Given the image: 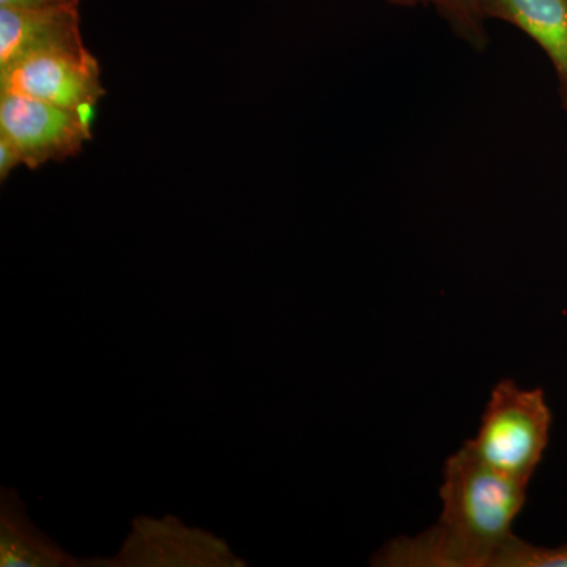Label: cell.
<instances>
[{"instance_id":"cell-7","label":"cell","mask_w":567,"mask_h":567,"mask_svg":"<svg viewBox=\"0 0 567 567\" xmlns=\"http://www.w3.org/2000/svg\"><path fill=\"white\" fill-rule=\"evenodd\" d=\"M481 9L486 20L514 25L546 52L567 110V0H481Z\"/></svg>"},{"instance_id":"cell-2","label":"cell","mask_w":567,"mask_h":567,"mask_svg":"<svg viewBox=\"0 0 567 567\" xmlns=\"http://www.w3.org/2000/svg\"><path fill=\"white\" fill-rule=\"evenodd\" d=\"M551 421L540 388L502 380L492 390L476 435L465 443L496 472L529 483L546 453Z\"/></svg>"},{"instance_id":"cell-6","label":"cell","mask_w":567,"mask_h":567,"mask_svg":"<svg viewBox=\"0 0 567 567\" xmlns=\"http://www.w3.org/2000/svg\"><path fill=\"white\" fill-rule=\"evenodd\" d=\"M80 3L44 9L0 7V69L35 52L82 47Z\"/></svg>"},{"instance_id":"cell-1","label":"cell","mask_w":567,"mask_h":567,"mask_svg":"<svg viewBox=\"0 0 567 567\" xmlns=\"http://www.w3.org/2000/svg\"><path fill=\"white\" fill-rule=\"evenodd\" d=\"M528 486L484 464L464 443L443 468L439 522L421 535L391 539L372 565L499 567L517 539L513 525L527 503Z\"/></svg>"},{"instance_id":"cell-10","label":"cell","mask_w":567,"mask_h":567,"mask_svg":"<svg viewBox=\"0 0 567 567\" xmlns=\"http://www.w3.org/2000/svg\"><path fill=\"white\" fill-rule=\"evenodd\" d=\"M499 567H567V544L559 547L532 546L517 537L503 555Z\"/></svg>"},{"instance_id":"cell-9","label":"cell","mask_w":567,"mask_h":567,"mask_svg":"<svg viewBox=\"0 0 567 567\" xmlns=\"http://www.w3.org/2000/svg\"><path fill=\"white\" fill-rule=\"evenodd\" d=\"M390 6L401 9L427 7L450 25L458 39L473 50L484 51L488 44L486 18L481 9V0H386Z\"/></svg>"},{"instance_id":"cell-8","label":"cell","mask_w":567,"mask_h":567,"mask_svg":"<svg viewBox=\"0 0 567 567\" xmlns=\"http://www.w3.org/2000/svg\"><path fill=\"white\" fill-rule=\"evenodd\" d=\"M80 559L71 557L44 535L28 517L24 503L13 488H2L0 498V566L73 567Z\"/></svg>"},{"instance_id":"cell-3","label":"cell","mask_w":567,"mask_h":567,"mask_svg":"<svg viewBox=\"0 0 567 567\" xmlns=\"http://www.w3.org/2000/svg\"><path fill=\"white\" fill-rule=\"evenodd\" d=\"M0 92L54 104L76 115L84 107L99 106L106 95L100 63L85 44L35 52L2 66Z\"/></svg>"},{"instance_id":"cell-12","label":"cell","mask_w":567,"mask_h":567,"mask_svg":"<svg viewBox=\"0 0 567 567\" xmlns=\"http://www.w3.org/2000/svg\"><path fill=\"white\" fill-rule=\"evenodd\" d=\"M76 0H0V7L13 9H44V7L66 6Z\"/></svg>"},{"instance_id":"cell-5","label":"cell","mask_w":567,"mask_h":567,"mask_svg":"<svg viewBox=\"0 0 567 567\" xmlns=\"http://www.w3.org/2000/svg\"><path fill=\"white\" fill-rule=\"evenodd\" d=\"M110 567H240L244 559L235 557L219 537L200 528L186 527L178 518L137 517L132 533Z\"/></svg>"},{"instance_id":"cell-4","label":"cell","mask_w":567,"mask_h":567,"mask_svg":"<svg viewBox=\"0 0 567 567\" xmlns=\"http://www.w3.org/2000/svg\"><path fill=\"white\" fill-rule=\"evenodd\" d=\"M0 137L13 145L22 166L33 171L80 155L93 134L74 112L0 92Z\"/></svg>"},{"instance_id":"cell-11","label":"cell","mask_w":567,"mask_h":567,"mask_svg":"<svg viewBox=\"0 0 567 567\" xmlns=\"http://www.w3.org/2000/svg\"><path fill=\"white\" fill-rule=\"evenodd\" d=\"M18 166H22L20 155L9 141L0 137V181L6 182Z\"/></svg>"}]
</instances>
